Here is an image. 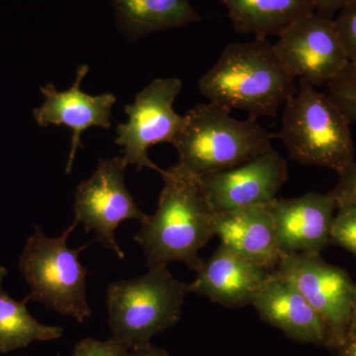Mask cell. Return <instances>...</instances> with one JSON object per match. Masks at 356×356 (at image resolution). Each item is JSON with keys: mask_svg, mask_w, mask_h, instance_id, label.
Returning <instances> with one entry per match:
<instances>
[{"mask_svg": "<svg viewBox=\"0 0 356 356\" xmlns=\"http://www.w3.org/2000/svg\"><path fill=\"white\" fill-rule=\"evenodd\" d=\"M337 208L331 194L309 192L294 198H276L273 215L283 254H321L331 245Z\"/></svg>", "mask_w": 356, "mask_h": 356, "instance_id": "12", "label": "cell"}, {"mask_svg": "<svg viewBox=\"0 0 356 356\" xmlns=\"http://www.w3.org/2000/svg\"><path fill=\"white\" fill-rule=\"evenodd\" d=\"M130 350V346L114 339H84L74 346L72 356H129Z\"/></svg>", "mask_w": 356, "mask_h": 356, "instance_id": "23", "label": "cell"}, {"mask_svg": "<svg viewBox=\"0 0 356 356\" xmlns=\"http://www.w3.org/2000/svg\"><path fill=\"white\" fill-rule=\"evenodd\" d=\"M296 77L276 55L273 44L255 38L232 43L199 81V91L209 102L241 110L250 118L274 117L297 91Z\"/></svg>", "mask_w": 356, "mask_h": 356, "instance_id": "2", "label": "cell"}, {"mask_svg": "<svg viewBox=\"0 0 356 356\" xmlns=\"http://www.w3.org/2000/svg\"><path fill=\"white\" fill-rule=\"evenodd\" d=\"M252 306L259 317L302 343H332L327 325L289 281L273 271Z\"/></svg>", "mask_w": 356, "mask_h": 356, "instance_id": "15", "label": "cell"}, {"mask_svg": "<svg viewBox=\"0 0 356 356\" xmlns=\"http://www.w3.org/2000/svg\"><path fill=\"white\" fill-rule=\"evenodd\" d=\"M329 193L334 198L337 203L346 202L356 206L355 161L339 172L337 184Z\"/></svg>", "mask_w": 356, "mask_h": 356, "instance_id": "24", "label": "cell"}, {"mask_svg": "<svg viewBox=\"0 0 356 356\" xmlns=\"http://www.w3.org/2000/svg\"><path fill=\"white\" fill-rule=\"evenodd\" d=\"M337 204L331 245L343 248L356 257V206L346 202Z\"/></svg>", "mask_w": 356, "mask_h": 356, "instance_id": "21", "label": "cell"}, {"mask_svg": "<svg viewBox=\"0 0 356 356\" xmlns=\"http://www.w3.org/2000/svg\"><path fill=\"white\" fill-rule=\"evenodd\" d=\"M126 168L123 156L102 159L93 175L77 186L74 206V222L83 225L86 233L95 232L96 241L121 259L125 255L115 238V229L126 220L143 222L149 216L126 186Z\"/></svg>", "mask_w": 356, "mask_h": 356, "instance_id": "9", "label": "cell"}, {"mask_svg": "<svg viewBox=\"0 0 356 356\" xmlns=\"http://www.w3.org/2000/svg\"><path fill=\"white\" fill-rule=\"evenodd\" d=\"M356 329V296L355 300V306H353V324H351L350 332Z\"/></svg>", "mask_w": 356, "mask_h": 356, "instance_id": "28", "label": "cell"}, {"mask_svg": "<svg viewBox=\"0 0 356 356\" xmlns=\"http://www.w3.org/2000/svg\"><path fill=\"white\" fill-rule=\"evenodd\" d=\"M88 72V65L79 67L72 88L58 91L51 83L41 88L44 102L34 110V117L41 127L64 125L72 131V147L65 172H72L76 149L81 147V135L91 127L111 128L112 107L116 96L112 93L89 95L81 90V81Z\"/></svg>", "mask_w": 356, "mask_h": 356, "instance_id": "13", "label": "cell"}, {"mask_svg": "<svg viewBox=\"0 0 356 356\" xmlns=\"http://www.w3.org/2000/svg\"><path fill=\"white\" fill-rule=\"evenodd\" d=\"M285 159L273 147L235 168L199 178L216 213L266 207L287 181Z\"/></svg>", "mask_w": 356, "mask_h": 356, "instance_id": "11", "label": "cell"}, {"mask_svg": "<svg viewBox=\"0 0 356 356\" xmlns=\"http://www.w3.org/2000/svg\"><path fill=\"white\" fill-rule=\"evenodd\" d=\"M76 226L74 221L58 238H49L35 227L21 254L19 268L30 287L29 300L83 323L91 316L86 300L89 273L79 257L89 245L76 250L69 248L67 238Z\"/></svg>", "mask_w": 356, "mask_h": 356, "instance_id": "6", "label": "cell"}, {"mask_svg": "<svg viewBox=\"0 0 356 356\" xmlns=\"http://www.w3.org/2000/svg\"><path fill=\"white\" fill-rule=\"evenodd\" d=\"M6 275V267L0 266V353L24 348L34 341L60 339L64 329L41 324L33 317L26 307L28 297L16 301L2 289Z\"/></svg>", "mask_w": 356, "mask_h": 356, "instance_id": "19", "label": "cell"}, {"mask_svg": "<svg viewBox=\"0 0 356 356\" xmlns=\"http://www.w3.org/2000/svg\"><path fill=\"white\" fill-rule=\"evenodd\" d=\"M234 29L255 38L280 37L296 21L315 13L314 0H218Z\"/></svg>", "mask_w": 356, "mask_h": 356, "instance_id": "17", "label": "cell"}, {"mask_svg": "<svg viewBox=\"0 0 356 356\" xmlns=\"http://www.w3.org/2000/svg\"><path fill=\"white\" fill-rule=\"evenodd\" d=\"M350 125L327 95L299 79L296 93L284 104L278 138L300 165L339 173L355 163Z\"/></svg>", "mask_w": 356, "mask_h": 356, "instance_id": "4", "label": "cell"}, {"mask_svg": "<svg viewBox=\"0 0 356 356\" xmlns=\"http://www.w3.org/2000/svg\"><path fill=\"white\" fill-rule=\"evenodd\" d=\"M327 95L348 123L356 121V64L350 63L327 83Z\"/></svg>", "mask_w": 356, "mask_h": 356, "instance_id": "20", "label": "cell"}, {"mask_svg": "<svg viewBox=\"0 0 356 356\" xmlns=\"http://www.w3.org/2000/svg\"><path fill=\"white\" fill-rule=\"evenodd\" d=\"M334 21L348 62L356 64V0L346 4Z\"/></svg>", "mask_w": 356, "mask_h": 356, "instance_id": "22", "label": "cell"}, {"mask_svg": "<svg viewBox=\"0 0 356 356\" xmlns=\"http://www.w3.org/2000/svg\"><path fill=\"white\" fill-rule=\"evenodd\" d=\"M231 110L209 102L184 115V125L172 142L175 168L200 178L245 163L271 149L273 136L254 119L238 120Z\"/></svg>", "mask_w": 356, "mask_h": 356, "instance_id": "3", "label": "cell"}, {"mask_svg": "<svg viewBox=\"0 0 356 356\" xmlns=\"http://www.w3.org/2000/svg\"><path fill=\"white\" fill-rule=\"evenodd\" d=\"M129 356H168V355L165 350L154 348L149 343L142 344V346H134L131 348Z\"/></svg>", "mask_w": 356, "mask_h": 356, "instance_id": "26", "label": "cell"}, {"mask_svg": "<svg viewBox=\"0 0 356 356\" xmlns=\"http://www.w3.org/2000/svg\"><path fill=\"white\" fill-rule=\"evenodd\" d=\"M112 4L119 27L132 40L200 21L187 0H112Z\"/></svg>", "mask_w": 356, "mask_h": 356, "instance_id": "18", "label": "cell"}, {"mask_svg": "<svg viewBox=\"0 0 356 356\" xmlns=\"http://www.w3.org/2000/svg\"><path fill=\"white\" fill-rule=\"evenodd\" d=\"M187 283L177 280L168 266L149 268L133 280L111 283L107 289L112 339L126 346H142L175 325L181 315Z\"/></svg>", "mask_w": 356, "mask_h": 356, "instance_id": "5", "label": "cell"}, {"mask_svg": "<svg viewBox=\"0 0 356 356\" xmlns=\"http://www.w3.org/2000/svg\"><path fill=\"white\" fill-rule=\"evenodd\" d=\"M339 348V356H356V329L348 334Z\"/></svg>", "mask_w": 356, "mask_h": 356, "instance_id": "27", "label": "cell"}, {"mask_svg": "<svg viewBox=\"0 0 356 356\" xmlns=\"http://www.w3.org/2000/svg\"><path fill=\"white\" fill-rule=\"evenodd\" d=\"M181 88L180 79H156L138 93L133 104L125 107L129 120L117 125L115 142L123 149L127 165L163 173V170L149 159L147 149L161 143L172 144L184 127V116L173 109Z\"/></svg>", "mask_w": 356, "mask_h": 356, "instance_id": "8", "label": "cell"}, {"mask_svg": "<svg viewBox=\"0 0 356 356\" xmlns=\"http://www.w3.org/2000/svg\"><path fill=\"white\" fill-rule=\"evenodd\" d=\"M163 185L158 208L134 236L146 255L149 268L184 262L195 271L202 259L199 252L216 236V212L211 207L199 178L175 166L161 173Z\"/></svg>", "mask_w": 356, "mask_h": 356, "instance_id": "1", "label": "cell"}, {"mask_svg": "<svg viewBox=\"0 0 356 356\" xmlns=\"http://www.w3.org/2000/svg\"><path fill=\"white\" fill-rule=\"evenodd\" d=\"M215 233L222 245L269 271L284 255L268 206L216 213Z\"/></svg>", "mask_w": 356, "mask_h": 356, "instance_id": "16", "label": "cell"}, {"mask_svg": "<svg viewBox=\"0 0 356 356\" xmlns=\"http://www.w3.org/2000/svg\"><path fill=\"white\" fill-rule=\"evenodd\" d=\"M275 273L292 283L303 295L341 346L353 324L356 284L343 268L327 264L321 254H287Z\"/></svg>", "mask_w": 356, "mask_h": 356, "instance_id": "7", "label": "cell"}, {"mask_svg": "<svg viewBox=\"0 0 356 356\" xmlns=\"http://www.w3.org/2000/svg\"><path fill=\"white\" fill-rule=\"evenodd\" d=\"M273 47L288 72L313 86L329 83L350 64L334 19L316 13L290 26Z\"/></svg>", "mask_w": 356, "mask_h": 356, "instance_id": "10", "label": "cell"}, {"mask_svg": "<svg viewBox=\"0 0 356 356\" xmlns=\"http://www.w3.org/2000/svg\"><path fill=\"white\" fill-rule=\"evenodd\" d=\"M195 271L191 292L226 308L252 305L273 273L222 243Z\"/></svg>", "mask_w": 356, "mask_h": 356, "instance_id": "14", "label": "cell"}, {"mask_svg": "<svg viewBox=\"0 0 356 356\" xmlns=\"http://www.w3.org/2000/svg\"><path fill=\"white\" fill-rule=\"evenodd\" d=\"M350 1L351 0H314L315 13L325 17L332 18L334 14L339 13Z\"/></svg>", "mask_w": 356, "mask_h": 356, "instance_id": "25", "label": "cell"}]
</instances>
